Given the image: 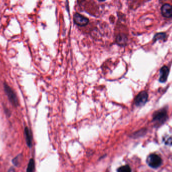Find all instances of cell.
Returning a JSON list of instances; mask_svg holds the SVG:
<instances>
[{
  "label": "cell",
  "instance_id": "8fae6325",
  "mask_svg": "<svg viewBox=\"0 0 172 172\" xmlns=\"http://www.w3.org/2000/svg\"><path fill=\"white\" fill-rule=\"evenodd\" d=\"M166 34L165 33H159L155 34L154 38H153V40L154 41H156L158 40H165V38H166Z\"/></svg>",
  "mask_w": 172,
  "mask_h": 172
},
{
  "label": "cell",
  "instance_id": "ba28073f",
  "mask_svg": "<svg viewBox=\"0 0 172 172\" xmlns=\"http://www.w3.org/2000/svg\"><path fill=\"white\" fill-rule=\"evenodd\" d=\"M127 40L126 36L124 34H119L116 38V42L120 45H125Z\"/></svg>",
  "mask_w": 172,
  "mask_h": 172
},
{
  "label": "cell",
  "instance_id": "9c48e42d",
  "mask_svg": "<svg viewBox=\"0 0 172 172\" xmlns=\"http://www.w3.org/2000/svg\"><path fill=\"white\" fill-rule=\"evenodd\" d=\"M25 134L26 136V140L27 146L30 148L31 146L32 143V138H31V135L30 131L28 128H25Z\"/></svg>",
  "mask_w": 172,
  "mask_h": 172
},
{
  "label": "cell",
  "instance_id": "3957f363",
  "mask_svg": "<svg viewBox=\"0 0 172 172\" xmlns=\"http://www.w3.org/2000/svg\"><path fill=\"white\" fill-rule=\"evenodd\" d=\"M148 99V93L146 91H142L136 95L134 100V103L137 107H142L146 104Z\"/></svg>",
  "mask_w": 172,
  "mask_h": 172
},
{
  "label": "cell",
  "instance_id": "6da1fadb",
  "mask_svg": "<svg viewBox=\"0 0 172 172\" xmlns=\"http://www.w3.org/2000/svg\"><path fill=\"white\" fill-rule=\"evenodd\" d=\"M146 163L151 168H157L162 165V159L159 155L155 154H151L147 157Z\"/></svg>",
  "mask_w": 172,
  "mask_h": 172
},
{
  "label": "cell",
  "instance_id": "5bb4252c",
  "mask_svg": "<svg viewBox=\"0 0 172 172\" xmlns=\"http://www.w3.org/2000/svg\"><path fill=\"white\" fill-rule=\"evenodd\" d=\"M15 172V171H14V170L13 169H11L9 171V172Z\"/></svg>",
  "mask_w": 172,
  "mask_h": 172
},
{
  "label": "cell",
  "instance_id": "277c9868",
  "mask_svg": "<svg viewBox=\"0 0 172 172\" xmlns=\"http://www.w3.org/2000/svg\"><path fill=\"white\" fill-rule=\"evenodd\" d=\"M73 18L75 23L79 26H85L89 22V20L88 18L79 13L74 14Z\"/></svg>",
  "mask_w": 172,
  "mask_h": 172
},
{
  "label": "cell",
  "instance_id": "5b68a950",
  "mask_svg": "<svg viewBox=\"0 0 172 172\" xmlns=\"http://www.w3.org/2000/svg\"><path fill=\"white\" fill-rule=\"evenodd\" d=\"M5 90L6 91L7 95H8V97L9 98L11 102L14 104V105H17L18 104V100H17V97L16 96L15 94L14 93L13 91L7 85H5Z\"/></svg>",
  "mask_w": 172,
  "mask_h": 172
},
{
  "label": "cell",
  "instance_id": "7a4b0ae2",
  "mask_svg": "<svg viewBox=\"0 0 172 172\" xmlns=\"http://www.w3.org/2000/svg\"><path fill=\"white\" fill-rule=\"evenodd\" d=\"M167 117L166 110L163 109L155 113L153 116V120L157 124H161L165 122Z\"/></svg>",
  "mask_w": 172,
  "mask_h": 172
},
{
  "label": "cell",
  "instance_id": "52a82bcc",
  "mask_svg": "<svg viewBox=\"0 0 172 172\" xmlns=\"http://www.w3.org/2000/svg\"><path fill=\"white\" fill-rule=\"evenodd\" d=\"M169 74V69L168 67L164 66L160 69V77L159 78V81L164 83L166 81Z\"/></svg>",
  "mask_w": 172,
  "mask_h": 172
},
{
  "label": "cell",
  "instance_id": "8992f818",
  "mask_svg": "<svg viewBox=\"0 0 172 172\" xmlns=\"http://www.w3.org/2000/svg\"><path fill=\"white\" fill-rule=\"evenodd\" d=\"M162 14L166 18L172 17V6L169 4H165L161 8Z\"/></svg>",
  "mask_w": 172,
  "mask_h": 172
},
{
  "label": "cell",
  "instance_id": "30bf717a",
  "mask_svg": "<svg viewBox=\"0 0 172 172\" xmlns=\"http://www.w3.org/2000/svg\"><path fill=\"white\" fill-rule=\"evenodd\" d=\"M35 169V163L33 159H31L29 163L26 172H34Z\"/></svg>",
  "mask_w": 172,
  "mask_h": 172
},
{
  "label": "cell",
  "instance_id": "4fadbf2b",
  "mask_svg": "<svg viewBox=\"0 0 172 172\" xmlns=\"http://www.w3.org/2000/svg\"><path fill=\"white\" fill-rule=\"evenodd\" d=\"M164 141L166 144H172V138H170V137L165 138L164 139Z\"/></svg>",
  "mask_w": 172,
  "mask_h": 172
},
{
  "label": "cell",
  "instance_id": "7c38bea8",
  "mask_svg": "<svg viewBox=\"0 0 172 172\" xmlns=\"http://www.w3.org/2000/svg\"><path fill=\"white\" fill-rule=\"evenodd\" d=\"M131 168L128 165H125L120 167L118 169L117 172H131Z\"/></svg>",
  "mask_w": 172,
  "mask_h": 172
}]
</instances>
